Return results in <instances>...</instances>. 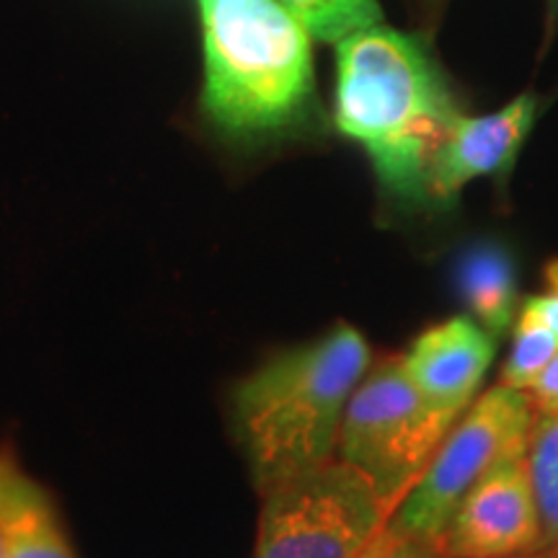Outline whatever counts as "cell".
I'll list each match as a JSON object with an SVG mask.
<instances>
[{
	"instance_id": "ac0fdd59",
	"label": "cell",
	"mask_w": 558,
	"mask_h": 558,
	"mask_svg": "<svg viewBox=\"0 0 558 558\" xmlns=\"http://www.w3.org/2000/svg\"><path fill=\"white\" fill-rule=\"evenodd\" d=\"M535 416H558V352L527 390Z\"/></svg>"
},
{
	"instance_id": "7c38bea8",
	"label": "cell",
	"mask_w": 558,
	"mask_h": 558,
	"mask_svg": "<svg viewBox=\"0 0 558 558\" xmlns=\"http://www.w3.org/2000/svg\"><path fill=\"white\" fill-rule=\"evenodd\" d=\"M311 37L339 45L349 34L383 21L378 0H282Z\"/></svg>"
},
{
	"instance_id": "2e32d148",
	"label": "cell",
	"mask_w": 558,
	"mask_h": 558,
	"mask_svg": "<svg viewBox=\"0 0 558 558\" xmlns=\"http://www.w3.org/2000/svg\"><path fill=\"white\" fill-rule=\"evenodd\" d=\"M357 558H450V554L445 550L442 538L407 533L388 522Z\"/></svg>"
},
{
	"instance_id": "e0dca14e",
	"label": "cell",
	"mask_w": 558,
	"mask_h": 558,
	"mask_svg": "<svg viewBox=\"0 0 558 558\" xmlns=\"http://www.w3.org/2000/svg\"><path fill=\"white\" fill-rule=\"evenodd\" d=\"M522 311L533 313L541 324H546L558 337V259H554L546 267V290L541 295L525 300Z\"/></svg>"
},
{
	"instance_id": "6da1fadb",
	"label": "cell",
	"mask_w": 558,
	"mask_h": 558,
	"mask_svg": "<svg viewBox=\"0 0 558 558\" xmlns=\"http://www.w3.org/2000/svg\"><path fill=\"white\" fill-rule=\"evenodd\" d=\"M458 117L435 62L409 34L375 24L337 45V128L367 150L393 197L429 202L432 160Z\"/></svg>"
},
{
	"instance_id": "3957f363",
	"label": "cell",
	"mask_w": 558,
	"mask_h": 558,
	"mask_svg": "<svg viewBox=\"0 0 558 558\" xmlns=\"http://www.w3.org/2000/svg\"><path fill=\"white\" fill-rule=\"evenodd\" d=\"M207 117L239 137L284 130L313 96L311 32L282 0H199Z\"/></svg>"
},
{
	"instance_id": "8992f818",
	"label": "cell",
	"mask_w": 558,
	"mask_h": 558,
	"mask_svg": "<svg viewBox=\"0 0 558 558\" xmlns=\"http://www.w3.org/2000/svg\"><path fill=\"white\" fill-rule=\"evenodd\" d=\"M535 411L527 390L501 386L471 403L445 435L427 471L411 486L390 525L442 538L460 501L501 458L527 450Z\"/></svg>"
},
{
	"instance_id": "277c9868",
	"label": "cell",
	"mask_w": 558,
	"mask_h": 558,
	"mask_svg": "<svg viewBox=\"0 0 558 558\" xmlns=\"http://www.w3.org/2000/svg\"><path fill=\"white\" fill-rule=\"evenodd\" d=\"M393 512L365 473L331 458L264 492L254 558H357Z\"/></svg>"
},
{
	"instance_id": "30bf717a",
	"label": "cell",
	"mask_w": 558,
	"mask_h": 558,
	"mask_svg": "<svg viewBox=\"0 0 558 558\" xmlns=\"http://www.w3.org/2000/svg\"><path fill=\"white\" fill-rule=\"evenodd\" d=\"M460 298L488 337H501L518 313V269L497 241H481L460 256L456 275Z\"/></svg>"
},
{
	"instance_id": "5bb4252c",
	"label": "cell",
	"mask_w": 558,
	"mask_h": 558,
	"mask_svg": "<svg viewBox=\"0 0 558 558\" xmlns=\"http://www.w3.org/2000/svg\"><path fill=\"white\" fill-rule=\"evenodd\" d=\"M5 558H75L73 548L54 520L50 501L41 499L13 530Z\"/></svg>"
},
{
	"instance_id": "9c48e42d",
	"label": "cell",
	"mask_w": 558,
	"mask_h": 558,
	"mask_svg": "<svg viewBox=\"0 0 558 558\" xmlns=\"http://www.w3.org/2000/svg\"><path fill=\"white\" fill-rule=\"evenodd\" d=\"M401 360L418 393L437 411L458 418L492 367L494 337L473 318L456 316L418 333Z\"/></svg>"
},
{
	"instance_id": "4fadbf2b",
	"label": "cell",
	"mask_w": 558,
	"mask_h": 558,
	"mask_svg": "<svg viewBox=\"0 0 558 558\" xmlns=\"http://www.w3.org/2000/svg\"><path fill=\"white\" fill-rule=\"evenodd\" d=\"M556 333L546 324H541L533 313L520 311L512 352L501 367V383L509 388L530 390V386L541 378L543 369L548 367V362L556 357Z\"/></svg>"
},
{
	"instance_id": "5b68a950",
	"label": "cell",
	"mask_w": 558,
	"mask_h": 558,
	"mask_svg": "<svg viewBox=\"0 0 558 558\" xmlns=\"http://www.w3.org/2000/svg\"><path fill=\"white\" fill-rule=\"evenodd\" d=\"M456 422L418 393L401 357H388L369 365L354 388L337 458L365 473L399 509Z\"/></svg>"
},
{
	"instance_id": "8fae6325",
	"label": "cell",
	"mask_w": 558,
	"mask_h": 558,
	"mask_svg": "<svg viewBox=\"0 0 558 558\" xmlns=\"http://www.w3.org/2000/svg\"><path fill=\"white\" fill-rule=\"evenodd\" d=\"M525 463L541 514L543 548H558V416H535Z\"/></svg>"
},
{
	"instance_id": "9a60e30c",
	"label": "cell",
	"mask_w": 558,
	"mask_h": 558,
	"mask_svg": "<svg viewBox=\"0 0 558 558\" xmlns=\"http://www.w3.org/2000/svg\"><path fill=\"white\" fill-rule=\"evenodd\" d=\"M41 499V488L26 478L11 458H0V558H5L13 530Z\"/></svg>"
},
{
	"instance_id": "7a4b0ae2",
	"label": "cell",
	"mask_w": 558,
	"mask_h": 558,
	"mask_svg": "<svg viewBox=\"0 0 558 558\" xmlns=\"http://www.w3.org/2000/svg\"><path fill=\"white\" fill-rule=\"evenodd\" d=\"M373 352L339 320L324 337L264 362L233 390V429L264 494L279 481L337 458L341 418Z\"/></svg>"
},
{
	"instance_id": "ffe728a7",
	"label": "cell",
	"mask_w": 558,
	"mask_h": 558,
	"mask_svg": "<svg viewBox=\"0 0 558 558\" xmlns=\"http://www.w3.org/2000/svg\"><path fill=\"white\" fill-rule=\"evenodd\" d=\"M550 9H554V13H558V0H550Z\"/></svg>"
},
{
	"instance_id": "44dd1931",
	"label": "cell",
	"mask_w": 558,
	"mask_h": 558,
	"mask_svg": "<svg viewBox=\"0 0 558 558\" xmlns=\"http://www.w3.org/2000/svg\"><path fill=\"white\" fill-rule=\"evenodd\" d=\"M543 550H550V554H554V558H558V548H543Z\"/></svg>"
},
{
	"instance_id": "52a82bcc",
	"label": "cell",
	"mask_w": 558,
	"mask_h": 558,
	"mask_svg": "<svg viewBox=\"0 0 558 558\" xmlns=\"http://www.w3.org/2000/svg\"><path fill=\"white\" fill-rule=\"evenodd\" d=\"M442 546L450 558H497L543 550V527L525 452L501 458L460 501Z\"/></svg>"
},
{
	"instance_id": "ba28073f",
	"label": "cell",
	"mask_w": 558,
	"mask_h": 558,
	"mask_svg": "<svg viewBox=\"0 0 558 558\" xmlns=\"http://www.w3.org/2000/svg\"><path fill=\"white\" fill-rule=\"evenodd\" d=\"M538 101L522 94L505 109L484 117L460 114L448 140L432 160L427 199L450 202L465 184L478 177H497L512 169L514 158L535 122Z\"/></svg>"
},
{
	"instance_id": "d6986e66",
	"label": "cell",
	"mask_w": 558,
	"mask_h": 558,
	"mask_svg": "<svg viewBox=\"0 0 558 558\" xmlns=\"http://www.w3.org/2000/svg\"><path fill=\"white\" fill-rule=\"evenodd\" d=\"M497 558H554L550 550H533V554H514V556H497Z\"/></svg>"
}]
</instances>
